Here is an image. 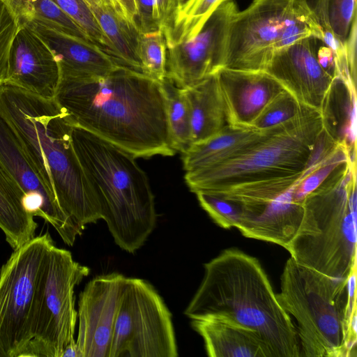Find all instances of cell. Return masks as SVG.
I'll return each mask as SVG.
<instances>
[{
  "mask_svg": "<svg viewBox=\"0 0 357 357\" xmlns=\"http://www.w3.org/2000/svg\"><path fill=\"white\" fill-rule=\"evenodd\" d=\"M54 99L75 124L135 158L172 156L159 81L119 66L103 77L60 78Z\"/></svg>",
  "mask_w": 357,
  "mask_h": 357,
  "instance_id": "1",
  "label": "cell"
},
{
  "mask_svg": "<svg viewBox=\"0 0 357 357\" xmlns=\"http://www.w3.org/2000/svg\"><path fill=\"white\" fill-rule=\"evenodd\" d=\"M0 112L20 135L66 215L83 229L102 219L73 147L75 121L54 98L3 84Z\"/></svg>",
  "mask_w": 357,
  "mask_h": 357,
  "instance_id": "2",
  "label": "cell"
},
{
  "mask_svg": "<svg viewBox=\"0 0 357 357\" xmlns=\"http://www.w3.org/2000/svg\"><path fill=\"white\" fill-rule=\"evenodd\" d=\"M204 275L184 314H222L259 333L273 357H301L296 328L278 301L258 259L236 248L204 264Z\"/></svg>",
  "mask_w": 357,
  "mask_h": 357,
  "instance_id": "3",
  "label": "cell"
},
{
  "mask_svg": "<svg viewBox=\"0 0 357 357\" xmlns=\"http://www.w3.org/2000/svg\"><path fill=\"white\" fill-rule=\"evenodd\" d=\"M72 141L114 242L134 253L156 225L154 195L147 175L132 155L75 123Z\"/></svg>",
  "mask_w": 357,
  "mask_h": 357,
  "instance_id": "4",
  "label": "cell"
},
{
  "mask_svg": "<svg viewBox=\"0 0 357 357\" xmlns=\"http://www.w3.org/2000/svg\"><path fill=\"white\" fill-rule=\"evenodd\" d=\"M356 275L333 278L287 259L276 296L296 320L301 356H356Z\"/></svg>",
  "mask_w": 357,
  "mask_h": 357,
  "instance_id": "5",
  "label": "cell"
},
{
  "mask_svg": "<svg viewBox=\"0 0 357 357\" xmlns=\"http://www.w3.org/2000/svg\"><path fill=\"white\" fill-rule=\"evenodd\" d=\"M356 168L351 159L307 195L286 249L298 263L333 278L356 269Z\"/></svg>",
  "mask_w": 357,
  "mask_h": 357,
  "instance_id": "6",
  "label": "cell"
},
{
  "mask_svg": "<svg viewBox=\"0 0 357 357\" xmlns=\"http://www.w3.org/2000/svg\"><path fill=\"white\" fill-rule=\"evenodd\" d=\"M322 129L320 111L304 105L294 117L267 128L261 139L231 158L186 172L185 181L194 193L216 192L303 172Z\"/></svg>",
  "mask_w": 357,
  "mask_h": 357,
  "instance_id": "7",
  "label": "cell"
},
{
  "mask_svg": "<svg viewBox=\"0 0 357 357\" xmlns=\"http://www.w3.org/2000/svg\"><path fill=\"white\" fill-rule=\"evenodd\" d=\"M307 38L323 40L307 0H252L231 23L224 68L264 71L274 52Z\"/></svg>",
  "mask_w": 357,
  "mask_h": 357,
  "instance_id": "8",
  "label": "cell"
},
{
  "mask_svg": "<svg viewBox=\"0 0 357 357\" xmlns=\"http://www.w3.org/2000/svg\"><path fill=\"white\" fill-rule=\"evenodd\" d=\"M48 233L14 250L0 271V349L5 357H24L33 337V324L50 251Z\"/></svg>",
  "mask_w": 357,
  "mask_h": 357,
  "instance_id": "9",
  "label": "cell"
},
{
  "mask_svg": "<svg viewBox=\"0 0 357 357\" xmlns=\"http://www.w3.org/2000/svg\"><path fill=\"white\" fill-rule=\"evenodd\" d=\"M89 272L73 259L70 252L52 245L37 301L33 337L24 357H61L75 340L77 311L74 289Z\"/></svg>",
  "mask_w": 357,
  "mask_h": 357,
  "instance_id": "10",
  "label": "cell"
},
{
  "mask_svg": "<svg viewBox=\"0 0 357 357\" xmlns=\"http://www.w3.org/2000/svg\"><path fill=\"white\" fill-rule=\"evenodd\" d=\"M172 314L155 289L128 278L109 357H176Z\"/></svg>",
  "mask_w": 357,
  "mask_h": 357,
  "instance_id": "11",
  "label": "cell"
},
{
  "mask_svg": "<svg viewBox=\"0 0 357 357\" xmlns=\"http://www.w3.org/2000/svg\"><path fill=\"white\" fill-rule=\"evenodd\" d=\"M0 164L23 191L26 209L52 225L63 242L72 246L83 229L63 212L20 135L1 112Z\"/></svg>",
  "mask_w": 357,
  "mask_h": 357,
  "instance_id": "12",
  "label": "cell"
},
{
  "mask_svg": "<svg viewBox=\"0 0 357 357\" xmlns=\"http://www.w3.org/2000/svg\"><path fill=\"white\" fill-rule=\"evenodd\" d=\"M238 11L234 0H224L194 38L167 47L165 78L185 89L223 68L231 23Z\"/></svg>",
  "mask_w": 357,
  "mask_h": 357,
  "instance_id": "13",
  "label": "cell"
},
{
  "mask_svg": "<svg viewBox=\"0 0 357 357\" xmlns=\"http://www.w3.org/2000/svg\"><path fill=\"white\" fill-rule=\"evenodd\" d=\"M127 277L113 272L95 277L79 294L76 343L82 357H109Z\"/></svg>",
  "mask_w": 357,
  "mask_h": 357,
  "instance_id": "14",
  "label": "cell"
},
{
  "mask_svg": "<svg viewBox=\"0 0 357 357\" xmlns=\"http://www.w3.org/2000/svg\"><path fill=\"white\" fill-rule=\"evenodd\" d=\"M316 40L301 39L276 51L264 71L301 104L320 111L335 78L317 61Z\"/></svg>",
  "mask_w": 357,
  "mask_h": 357,
  "instance_id": "15",
  "label": "cell"
},
{
  "mask_svg": "<svg viewBox=\"0 0 357 357\" xmlns=\"http://www.w3.org/2000/svg\"><path fill=\"white\" fill-rule=\"evenodd\" d=\"M59 81V68L52 51L31 26L21 22L11 46L3 84L54 98Z\"/></svg>",
  "mask_w": 357,
  "mask_h": 357,
  "instance_id": "16",
  "label": "cell"
},
{
  "mask_svg": "<svg viewBox=\"0 0 357 357\" xmlns=\"http://www.w3.org/2000/svg\"><path fill=\"white\" fill-rule=\"evenodd\" d=\"M227 124L250 127L264 106L282 86L264 70H241L223 68L217 73Z\"/></svg>",
  "mask_w": 357,
  "mask_h": 357,
  "instance_id": "17",
  "label": "cell"
},
{
  "mask_svg": "<svg viewBox=\"0 0 357 357\" xmlns=\"http://www.w3.org/2000/svg\"><path fill=\"white\" fill-rule=\"evenodd\" d=\"M26 24L52 51L60 78L103 77L120 66L109 54L90 41L38 24Z\"/></svg>",
  "mask_w": 357,
  "mask_h": 357,
  "instance_id": "18",
  "label": "cell"
},
{
  "mask_svg": "<svg viewBox=\"0 0 357 357\" xmlns=\"http://www.w3.org/2000/svg\"><path fill=\"white\" fill-rule=\"evenodd\" d=\"M192 328L202 337L210 357H273L255 331L216 314L190 319Z\"/></svg>",
  "mask_w": 357,
  "mask_h": 357,
  "instance_id": "19",
  "label": "cell"
},
{
  "mask_svg": "<svg viewBox=\"0 0 357 357\" xmlns=\"http://www.w3.org/2000/svg\"><path fill=\"white\" fill-rule=\"evenodd\" d=\"M266 130L227 124L205 140L192 144L182 153L183 169L193 172L227 160L257 142Z\"/></svg>",
  "mask_w": 357,
  "mask_h": 357,
  "instance_id": "20",
  "label": "cell"
},
{
  "mask_svg": "<svg viewBox=\"0 0 357 357\" xmlns=\"http://www.w3.org/2000/svg\"><path fill=\"white\" fill-rule=\"evenodd\" d=\"M183 90L190 108L192 144L205 140L227 125L217 73Z\"/></svg>",
  "mask_w": 357,
  "mask_h": 357,
  "instance_id": "21",
  "label": "cell"
},
{
  "mask_svg": "<svg viewBox=\"0 0 357 357\" xmlns=\"http://www.w3.org/2000/svg\"><path fill=\"white\" fill-rule=\"evenodd\" d=\"M112 46V56L122 67L142 73L137 52L139 33L137 26L129 22L110 0H84Z\"/></svg>",
  "mask_w": 357,
  "mask_h": 357,
  "instance_id": "22",
  "label": "cell"
},
{
  "mask_svg": "<svg viewBox=\"0 0 357 357\" xmlns=\"http://www.w3.org/2000/svg\"><path fill=\"white\" fill-rule=\"evenodd\" d=\"M320 112L324 128L356 158V86L335 78Z\"/></svg>",
  "mask_w": 357,
  "mask_h": 357,
  "instance_id": "23",
  "label": "cell"
},
{
  "mask_svg": "<svg viewBox=\"0 0 357 357\" xmlns=\"http://www.w3.org/2000/svg\"><path fill=\"white\" fill-rule=\"evenodd\" d=\"M24 194L0 164V229L15 250L32 239L37 223L24 205Z\"/></svg>",
  "mask_w": 357,
  "mask_h": 357,
  "instance_id": "24",
  "label": "cell"
},
{
  "mask_svg": "<svg viewBox=\"0 0 357 357\" xmlns=\"http://www.w3.org/2000/svg\"><path fill=\"white\" fill-rule=\"evenodd\" d=\"M165 100L171 146L181 153L192 144L190 113L183 89L165 78L160 82Z\"/></svg>",
  "mask_w": 357,
  "mask_h": 357,
  "instance_id": "25",
  "label": "cell"
},
{
  "mask_svg": "<svg viewBox=\"0 0 357 357\" xmlns=\"http://www.w3.org/2000/svg\"><path fill=\"white\" fill-rule=\"evenodd\" d=\"M224 0H188L161 30L167 47L190 40Z\"/></svg>",
  "mask_w": 357,
  "mask_h": 357,
  "instance_id": "26",
  "label": "cell"
},
{
  "mask_svg": "<svg viewBox=\"0 0 357 357\" xmlns=\"http://www.w3.org/2000/svg\"><path fill=\"white\" fill-rule=\"evenodd\" d=\"M13 1L22 22L38 24L91 42L86 33L52 0Z\"/></svg>",
  "mask_w": 357,
  "mask_h": 357,
  "instance_id": "27",
  "label": "cell"
},
{
  "mask_svg": "<svg viewBox=\"0 0 357 357\" xmlns=\"http://www.w3.org/2000/svg\"><path fill=\"white\" fill-rule=\"evenodd\" d=\"M137 52L142 74L162 82L165 78L167 46L161 29L139 32Z\"/></svg>",
  "mask_w": 357,
  "mask_h": 357,
  "instance_id": "28",
  "label": "cell"
},
{
  "mask_svg": "<svg viewBox=\"0 0 357 357\" xmlns=\"http://www.w3.org/2000/svg\"><path fill=\"white\" fill-rule=\"evenodd\" d=\"M304 105L284 89L264 106L250 127L264 130L284 123L294 117Z\"/></svg>",
  "mask_w": 357,
  "mask_h": 357,
  "instance_id": "29",
  "label": "cell"
},
{
  "mask_svg": "<svg viewBox=\"0 0 357 357\" xmlns=\"http://www.w3.org/2000/svg\"><path fill=\"white\" fill-rule=\"evenodd\" d=\"M52 1L86 33L93 43L112 56L111 44L84 0Z\"/></svg>",
  "mask_w": 357,
  "mask_h": 357,
  "instance_id": "30",
  "label": "cell"
},
{
  "mask_svg": "<svg viewBox=\"0 0 357 357\" xmlns=\"http://www.w3.org/2000/svg\"><path fill=\"white\" fill-rule=\"evenodd\" d=\"M20 24L13 0H0V86L8 77L10 49Z\"/></svg>",
  "mask_w": 357,
  "mask_h": 357,
  "instance_id": "31",
  "label": "cell"
},
{
  "mask_svg": "<svg viewBox=\"0 0 357 357\" xmlns=\"http://www.w3.org/2000/svg\"><path fill=\"white\" fill-rule=\"evenodd\" d=\"M195 194L202 208L215 224L225 229L235 227L238 212L233 203L211 192H197Z\"/></svg>",
  "mask_w": 357,
  "mask_h": 357,
  "instance_id": "32",
  "label": "cell"
},
{
  "mask_svg": "<svg viewBox=\"0 0 357 357\" xmlns=\"http://www.w3.org/2000/svg\"><path fill=\"white\" fill-rule=\"evenodd\" d=\"M326 2L331 28L335 36L344 43L356 15V0H326Z\"/></svg>",
  "mask_w": 357,
  "mask_h": 357,
  "instance_id": "33",
  "label": "cell"
},
{
  "mask_svg": "<svg viewBox=\"0 0 357 357\" xmlns=\"http://www.w3.org/2000/svg\"><path fill=\"white\" fill-rule=\"evenodd\" d=\"M356 40H357V19L354 17L349 31L344 41V47L349 63L351 79L356 84Z\"/></svg>",
  "mask_w": 357,
  "mask_h": 357,
  "instance_id": "34",
  "label": "cell"
},
{
  "mask_svg": "<svg viewBox=\"0 0 357 357\" xmlns=\"http://www.w3.org/2000/svg\"><path fill=\"white\" fill-rule=\"evenodd\" d=\"M317 58L321 68L333 78L337 77L336 59L334 52L327 46H321L317 51Z\"/></svg>",
  "mask_w": 357,
  "mask_h": 357,
  "instance_id": "35",
  "label": "cell"
},
{
  "mask_svg": "<svg viewBox=\"0 0 357 357\" xmlns=\"http://www.w3.org/2000/svg\"><path fill=\"white\" fill-rule=\"evenodd\" d=\"M114 8L131 24L137 26L138 6L137 0H110ZM138 27V26H137Z\"/></svg>",
  "mask_w": 357,
  "mask_h": 357,
  "instance_id": "36",
  "label": "cell"
},
{
  "mask_svg": "<svg viewBox=\"0 0 357 357\" xmlns=\"http://www.w3.org/2000/svg\"><path fill=\"white\" fill-rule=\"evenodd\" d=\"M188 0H168L165 16L160 29L167 25Z\"/></svg>",
  "mask_w": 357,
  "mask_h": 357,
  "instance_id": "37",
  "label": "cell"
},
{
  "mask_svg": "<svg viewBox=\"0 0 357 357\" xmlns=\"http://www.w3.org/2000/svg\"><path fill=\"white\" fill-rule=\"evenodd\" d=\"M61 357H82L76 343V340L70 342L62 354Z\"/></svg>",
  "mask_w": 357,
  "mask_h": 357,
  "instance_id": "38",
  "label": "cell"
},
{
  "mask_svg": "<svg viewBox=\"0 0 357 357\" xmlns=\"http://www.w3.org/2000/svg\"><path fill=\"white\" fill-rule=\"evenodd\" d=\"M0 357H5V355L1 349H0Z\"/></svg>",
  "mask_w": 357,
  "mask_h": 357,
  "instance_id": "39",
  "label": "cell"
}]
</instances>
